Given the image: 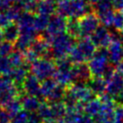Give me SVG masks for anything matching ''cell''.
Wrapping results in <instances>:
<instances>
[{
    "instance_id": "52",
    "label": "cell",
    "mask_w": 123,
    "mask_h": 123,
    "mask_svg": "<svg viewBox=\"0 0 123 123\" xmlns=\"http://www.w3.org/2000/svg\"><path fill=\"white\" fill-rule=\"evenodd\" d=\"M42 123H57V120H43Z\"/></svg>"
},
{
    "instance_id": "25",
    "label": "cell",
    "mask_w": 123,
    "mask_h": 123,
    "mask_svg": "<svg viewBox=\"0 0 123 123\" xmlns=\"http://www.w3.org/2000/svg\"><path fill=\"white\" fill-rule=\"evenodd\" d=\"M67 33L74 38H81V27L77 18H69L67 24Z\"/></svg>"
},
{
    "instance_id": "22",
    "label": "cell",
    "mask_w": 123,
    "mask_h": 123,
    "mask_svg": "<svg viewBox=\"0 0 123 123\" xmlns=\"http://www.w3.org/2000/svg\"><path fill=\"white\" fill-rule=\"evenodd\" d=\"M102 108V102L100 99H92L85 104V113L88 116L94 118L100 112Z\"/></svg>"
},
{
    "instance_id": "57",
    "label": "cell",
    "mask_w": 123,
    "mask_h": 123,
    "mask_svg": "<svg viewBox=\"0 0 123 123\" xmlns=\"http://www.w3.org/2000/svg\"><path fill=\"white\" fill-rule=\"evenodd\" d=\"M0 43H1V41H0Z\"/></svg>"
},
{
    "instance_id": "15",
    "label": "cell",
    "mask_w": 123,
    "mask_h": 123,
    "mask_svg": "<svg viewBox=\"0 0 123 123\" xmlns=\"http://www.w3.org/2000/svg\"><path fill=\"white\" fill-rule=\"evenodd\" d=\"M31 66L28 64H24L21 67H16L11 70V72L8 74V76L12 79V81L18 86L23 88V84L24 80L28 75V70L30 69Z\"/></svg>"
},
{
    "instance_id": "29",
    "label": "cell",
    "mask_w": 123,
    "mask_h": 123,
    "mask_svg": "<svg viewBox=\"0 0 123 123\" xmlns=\"http://www.w3.org/2000/svg\"><path fill=\"white\" fill-rule=\"evenodd\" d=\"M3 106H4V108L12 115V117L23 109V108H22V104H21L20 99H17V97L10 100V101H8V102L5 103Z\"/></svg>"
},
{
    "instance_id": "58",
    "label": "cell",
    "mask_w": 123,
    "mask_h": 123,
    "mask_svg": "<svg viewBox=\"0 0 123 123\" xmlns=\"http://www.w3.org/2000/svg\"><path fill=\"white\" fill-rule=\"evenodd\" d=\"M0 105H1V104H0Z\"/></svg>"
},
{
    "instance_id": "54",
    "label": "cell",
    "mask_w": 123,
    "mask_h": 123,
    "mask_svg": "<svg viewBox=\"0 0 123 123\" xmlns=\"http://www.w3.org/2000/svg\"><path fill=\"white\" fill-rule=\"evenodd\" d=\"M10 3H18L19 2V0H8Z\"/></svg>"
},
{
    "instance_id": "44",
    "label": "cell",
    "mask_w": 123,
    "mask_h": 123,
    "mask_svg": "<svg viewBox=\"0 0 123 123\" xmlns=\"http://www.w3.org/2000/svg\"><path fill=\"white\" fill-rule=\"evenodd\" d=\"M10 23H12V22H11L10 18L8 17L6 12H0V28L3 29Z\"/></svg>"
},
{
    "instance_id": "30",
    "label": "cell",
    "mask_w": 123,
    "mask_h": 123,
    "mask_svg": "<svg viewBox=\"0 0 123 123\" xmlns=\"http://www.w3.org/2000/svg\"><path fill=\"white\" fill-rule=\"evenodd\" d=\"M23 7L21 6V5L19 3L14 4V6H11L9 7V9L6 11V14L8 15V17L10 18L11 22H14V21H18L19 18L22 16L23 13Z\"/></svg>"
},
{
    "instance_id": "39",
    "label": "cell",
    "mask_w": 123,
    "mask_h": 123,
    "mask_svg": "<svg viewBox=\"0 0 123 123\" xmlns=\"http://www.w3.org/2000/svg\"><path fill=\"white\" fill-rule=\"evenodd\" d=\"M38 2L39 0H19L18 3L20 4L24 11L34 13L36 12Z\"/></svg>"
},
{
    "instance_id": "28",
    "label": "cell",
    "mask_w": 123,
    "mask_h": 123,
    "mask_svg": "<svg viewBox=\"0 0 123 123\" xmlns=\"http://www.w3.org/2000/svg\"><path fill=\"white\" fill-rule=\"evenodd\" d=\"M83 115H84L83 112H79L74 107L68 108L67 113L65 117L63 118V120L65 121V123H77Z\"/></svg>"
},
{
    "instance_id": "37",
    "label": "cell",
    "mask_w": 123,
    "mask_h": 123,
    "mask_svg": "<svg viewBox=\"0 0 123 123\" xmlns=\"http://www.w3.org/2000/svg\"><path fill=\"white\" fill-rule=\"evenodd\" d=\"M55 64H56L57 70H69V69H72V68H73V65H72L73 62L68 57H64V58L56 59Z\"/></svg>"
},
{
    "instance_id": "27",
    "label": "cell",
    "mask_w": 123,
    "mask_h": 123,
    "mask_svg": "<svg viewBox=\"0 0 123 123\" xmlns=\"http://www.w3.org/2000/svg\"><path fill=\"white\" fill-rule=\"evenodd\" d=\"M37 112L43 120H54L53 119V114H52V110H51L50 103L42 102L41 103L40 107H39V109H38Z\"/></svg>"
},
{
    "instance_id": "2",
    "label": "cell",
    "mask_w": 123,
    "mask_h": 123,
    "mask_svg": "<svg viewBox=\"0 0 123 123\" xmlns=\"http://www.w3.org/2000/svg\"><path fill=\"white\" fill-rule=\"evenodd\" d=\"M30 70L31 74L34 75L40 81H44L54 76L57 68L56 64L51 61V59L39 58L31 65Z\"/></svg>"
},
{
    "instance_id": "32",
    "label": "cell",
    "mask_w": 123,
    "mask_h": 123,
    "mask_svg": "<svg viewBox=\"0 0 123 123\" xmlns=\"http://www.w3.org/2000/svg\"><path fill=\"white\" fill-rule=\"evenodd\" d=\"M71 61L74 64H80V63H85V61H86V58L85 57V55L83 54L82 51L79 49V48L75 45V47L73 48L70 53H69L68 57Z\"/></svg>"
},
{
    "instance_id": "23",
    "label": "cell",
    "mask_w": 123,
    "mask_h": 123,
    "mask_svg": "<svg viewBox=\"0 0 123 123\" xmlns=\"http://www.w3.org/2000/svg\"><path fill=\"white\" fill-rule=\"evenodd\" d=\"M52 110V114H53V119L55 120H63V118L65 117L67 113V106L64 103L63 101L60 102H56V103H50Z\"/></svg>"
},
{
    "instance_id": "36",
    "label": "cell",
    "mask_w": 123,
    "mask_h": 123,
    "mask_svg": "<svg viewBox=\"0 0 123 123\" xmlns=\"http://www.w3.org/2000/svg\"><path fill=\"white\" fill-rule=\"evenodd\" d=\"M114 14H115V13L113 12V10H110V11H108V12L97 14V15L99 16L100 20H101V23H102L104 26L110 27V26H112Z\"/></svg>"
},
{
    "instance_id": "24",
    "label": "cell",
    "mask_w": 123,
    "mask_h": 123,
    "mask_svg": "<svg viewBox=\"0 0 123 123\" xmlns=\"http://www.w3.org/2000/svg\"><path fill=\"white\" fill-rule=\"evenodd\" d=\"M58 84L54 78H48L41 81V99H47L48 96L50 94V92L53 91V89L58 86Z\"/></svg>"
},
{
    "instance_id": "5",
    "label": "cell",
    "mask_w": 123,
    "mask_h": 123,
    "mask_svg": "<svg viewBox=\"0 0 123 123\" xmlns=\"http://www.w3.org/2000/svg\"><path fill=\"white\" fill-rule=\"evenodd\" d=\"M67 24H68V21H66L65 17L59 14H56V15L53 14L49 18V25L45 31L43 38L51 44V41L56 36L64 33L67 31Z\"/></svg>"
},
{
    "instance_id": "48",
    "label": "cell",
    "mask_w": 123,
    "mask_h": 123,
    "mask_svg": "<svg viewBox=\"0 0 123 123\" xmlns=\"http://www.w3.org/2000/svg\"><path fill=\"white\" fill-rule=\"evenodd\" d=\"M113 7L117 11H123V0H112Z\"/></svg>"
},
{
    "instance_id": "40",
    "label": "cell",
    "mask_w": 123,
    "mask_h": 123,
    "mask_svg": "<svg viewBox=\"0 0 123 123\" xmlns=\"http://www.w3.org/2000/svg\"><path fill=\"white\" fill-rule=\"evenodd\" d=\"M30 116V112L25 110H21L12 117V123H27Z\"/></svg>"
},
{
    "instance_id": "34",
    "label": "cell",
    "mask_w": 123,
    "mask_h": 123,
    "mask_svg": "<svg viewBox=\"0 0 123 123\" xmlns=\"http://www.w3.org/2000/svg\"><path fill=\"white\" fill-rule=\"evenodd\" d=\"M9 59H10L11 63L14 68H16V67H21L24 64H25V61H24V54L21 51L15 49L12 52L9 56Z\"/></svg>"
},
{
    "instance_id": "49",
    "label": "cell",
    "mask_w": 123,
    "mask_h": 123,
    "mask_svg": "<svg viewBox=\"0 0 123 123\" xmlns=\"http://www.w3.org/2000/svg\"><path fill=\"white\" fill-rule=\"evenodd\" d=\"M115 101H116L117 103H119V105L123 106V91L115 98Z\"/></svg>"
},
{
    "instance_id": "38",
    "label": "cell",
    "mask_w": 123,
    "mask_h": 123,
    "mask_svg": "<svg viewBox=\"0 0 123 123\" xmlns=\"http://www.w3.org/2000/svg\"><path fill=\"white\" fill-rule=\"evenodd\" d=\"M14 45L9 41H1L0 43V58L2 57H9L10 54L14 51Z\"/></svg>"
},
{
    "instance_id": "33",
    "label": "cell",
    "mask_w": 123,
    "mask_h": 123,
    "mask_svg": "<svg viewBox=\"0 0 123 123\" xmlns=\"http://www.w3.org/2000/svg\"><path fill=\"white\" fill-rule=\"evenodd\" d=\"M49 18L48 16H44V15H41L38 14L37 16H35L34 20V26L36 28L37 31H46V29L49 25Z\"/></svg>"
},
{
    "instance_id": "43",
    "label": "cell",
    "mask_w": 123,
    "mask_h": 123,
    "mask_svg": "<svg viewBox=\"0 0 123 123\" xmlns=\"http://www.w3.org/2000/svg\"><path fill=\"white\" fill-rule=\"evenodd\" d=\"M11 122H12V115L5 108L0 109V123Z\"/></svg>"
},
{
    "instance_id": "46",
    "label": "cell",
    "mask_w": 123,
    "mask_h": 123,
    "mask_svg": "<svg viewBox=\"0 0 123 123\" xmlns=\"http://www.w3.org/2000/svg\"><path fill=\"white\" fill-rule=\"evenodd\" d=\"M8 0H0V12H6L11 6Z\"/></svg>"
},
{
    "instance_id": "12",
    "label": "cell",
    "mask_w": 123,
    "mask_h": 123,
    "mask_svg": "<svg viewBox=\"0 0 123 123\" xmlns=\"http://www.w3.org/2000/svg\"><path fill=\"white\" fill-rule=\"evenodd\" d=\"M123 91V75L117 71L114 73L112 77L107 82L106 92L116 98Z\"/></svg>"
},
{
    "instance_id": "55",
    "label": "cell",
    "mask_w": 123,
    "mask_h": 123,
    "mask_svg": "<svg viewBox=\"0 0 123 123\" xmlns=\"http://www.w3.org/2000/svg\"><path fill=\"white\" fill-rule=\"evenodd\" d=\"M57 123H65V121L63 120H57Z\"/></svg>"
},
{
    "instance_id": "47",
    "label": "cell",
    "mask_w": 123,
    "mask_h": 123,
    "mask_svg": "<svg viewBox=\"0 0 123 123\" xmlns=\"http://www.w3.org/2000/svg\"><path fill=\"white\" fill-rule=\"evenodd\" d=\"M77 123H97V122L95 121L94 119H92V117H90L86 114V115H83L80 118V120H78Z\"/></svg>"
},
{
    "instance_id": "10",
    "label": "cell",
    "mask_w": 123,
    "mask_h": 123,
    "mask_svg": "<svg viewBox=\"0 0 123 123\" xmlns=\"http://www.w3.org/2000/svg\"><path fill=\"white\" fill-rule=\"evenodd\" d=\"M91 39L96 47L108 48L110 43L111 42L112 37L111 33L106 29V26L103 25V26H99L96 29V31L91 35Z\"/></svg>"
},
{
    "instance_id": "3",
    "label": "cell",
    "mask_w": 123,
    "mask_h": 123,
    "mask_svg": "<svg viewBox=\"0 0 123 123\" xmlns=\"http://www.w3.org/2000/svg\"><path fill=\"white\" fill-rule=\"evenodd\" d=\"M109 50L108 48H99L89 60L88 66L92 76H103L105 69L108 67Z\"/></svg>"
},
{
    "instance_id": "1",
    "label": "cell",
    "mask_w": 123,
    "mask_h": 123,
    "mask_svg": "<svg viewBox=\"0 0 123 123\" xmlns=\"http://www.w3.org/2000/svg\"><path fill=\"white\" fill-rule=\"evenodd\" d=\"M75 38L68 33H61L53 39L51 41V53L55 59L64 58L69 55L75 45Z\"/></svg>"
},
{
    "instance_id": "11",
    "label": "cell",
    "mask_w": 123,
    "mask_h": 123,
    "mask_svg": "<svg viewBox=\"0 0 123 123\" xmlns=\"http://www.w3.org/2000/svg\"><path fill=\"white\" fill-rule=\"evenodd\" d=\"M41 86L40 80L32 74H28L23 84V90L26 94L36 96L41 98Z\"/></svg>"
},
{
    "instance_id": "41",
    "label": "cell",
    "mask_w": 123,
    "mask_h": 123,
    "mask_svg": "<svg viewBox=\"0 0 123 123\" xmlns=\"http://www.w3.org/2000/svg\"><path fill=\"white\" fill-rule=\"evenodd\" d=\"M112 26L116 31H121L123 29V11H118L114 14Z\"/></svg>"
},
{
    "instance_id": "56",
    "label": "cell",
    "mask_w": 123,
    "mask_h": 123,
    "mask_svg": "<svg viewBox=\"0 0 123 123\" xmlns=\"http://www.w3.org/2000/svg\"><path fill=\"white\" fill-rule=\"evenodd\" d=\"M120 36H121V37H122V39H123V29L121 30V31H120Z\"/></svg>"
},
{
    "instance_id": "51",
    "label": "cell",
    "mask_w": 123,
    "mask_h": 123,
    "mask_svg": "<svg viewBox=\"0 0 123 123\" xmlns=\"http://www.w3.org/2000/svg\"><path fill=\"white\" fill-rule=\"evenodd\" d=\"M87 2H88L89 4H92V5H95V4H97L98 2H99L100 0H86Z\"/></svg>"
},
{
    "instance_id": "16",
    "label": "cell",
    "mask_w": 123,
    "mask_h": 123,
    "mask_svg": "<svg viewBox=\"0 0 123 123\" xmlns=\"http://www.w3.org/2000/svg\"><path fill=\"white\" fill-rule=\"evenodd\" d=\"M56 0H39L36 8V13L41 15L50 17L57 11Z\"/></svg>"
},
{
    "instance_id": "19",
    "label": "cell",
    "mask_w": 123,
    "mask_h": 123,
    "mask_svg": "<svg viewBox=\"0 0 123 123\" xmlns=\"http://www.w3.org/2000/svg\"><path fill=\"white\" fill-rule=\"evenodd\" d=\"M87 86L95 95L101 96L106 92L107 82L103 76H93L87 82Z\"/></svg>"
},
{
    "instance_id": "4",
    "label": "cell",
    "mask_w": 123,
    "mask_h": 123,
    "mask_svg": "<svg viewBox=\"0 0 123 123\" xmlns=\"http://www.w3.org/2000/svg\"><path fill=\"white\" fill-rule=\"evenodd\" d=\"M20 93V88L8 75L0 76V104L4 105L8 101L16 98Z\"/></svg>"
},
{
    "instance_id": "50",
    "label": "cell",
    "mask_w": 123,
    "mask_h": 123,
    "mask_svg": "<svg viewBox=\"0 0 123 123\" xmlns=\"http://www.w3.org/2000/svg\"><path fill=\"white\" fill-rule=\"evenodd\" d=\"M116 70L119 72V73H120V74L123 75V59L118 64V65H116Z\"/></svg>"
},
{
    "instance_id": "35",
    "label": "cell",
    "mask_w": 123,
    "mask_h": 123,
    "mask_svg": "<svg viewBox=\"0 0 123 123\" xmlns=\"http://www.w3.org/2000/svg\"><path fill=\"white\" fill-rule=\"evenodd\" d=\"M13 68H14V67L9 59V57L0 58V76L7 75Z\"/></svg>"
},
{
    "instance_id": "9",
    "label": "cell",
    "mask_w": 123,
    "mask_h": 123,
    "mask_svg": "<svg viewBox=\"0 0 123 123\" xmlns=\"http://www.w3.org/2000/svg\"><path fill=\"white\" fill-rule=\"evenodd\" d=\"M69 89L75 94L76 99L84 103H86L87 102L95 98V94L90 90L86 83L75 82Z\"/></svg>"
},
{
    "instance_id": "20",
    "label": "cell",
    "mask_w": 123,
    "mask_h": 123,
    "mask_svg": "<svg viewBox=\"0 0 123 123\" xmlns=\"http://www.w3.org/2000/svg\"><path fill=\"white\" fill-rule=\"evenodd\" d=\"M53 78L57 81L58 85L63 86H71L75 83V77L72 69L69 70H57Z\"/></svg>"
},
{
    "instance_id": "26",
    "label": "cell",
    "mask_w": 123,
    "mask_h": 123,
    "mask_svg": "<svg viewBox=\"0 0 123 123\" xmlns=\"http://www.w3.org/2000/svg\"><path fill=\"white\" fill-rule=\"evenodd\" d=\"M64 87L65 86H60V85H58V86H56L53 89V91L50 92V94L48 96V98H47L49 103H56V102L63 101L64 96L66 94V92H67Z\"/></svg>"
},
{
    "instance_id": "13",
    "label": "cell",
    "mask_w": 123,
    "mask_h": 123,
    "mask_svg": "<svg viewBox=\"0 0 123 123\" xmlns=\"http://www.w3.org/2000/svg\"><path fill=\"white\" fill-rule=\"evenodd\" d=\"M71 3V17L79 18L91 13L90 4L86 0H70Z\"/></svg>"
},
{
    "instance_id": "53",
    "label": "cell",
    "mask_w": 123,
    "mask_h": 123,
    "mask_svg": "<svg viewBox=\"0 0 123 123\" xmlns=\"http://www.w3.org/2000/svg\"><path fill=\"white\" fill-rule=\"evenodd\" d=\"M4 39L3 37V30H2V28H0V41H2V40Z\"/></svg>"
},
{
    "instance_id": "7",
    "label": "cell",
    "mask_w": 123,
    "mask_h": 123,
    "mask_svg": "<svg viewBox=\"0 0 123 123\" xmlns=\"http://www.w3.org/2000/svg\"><path fill=\"white\" fill-rule=\"evenodd\" d=\"M115 99L107 102H102V108L100 112L93 119L97 123H115Z\"/></svg>"
},
{
    "instance_id": "6",
    "label": "cell",
    "mask_w": 123,
    "mask_h": 123,
    "mask_svg": "<svg viewBox=\"0 0 123 123\" xmlns=\"http://www.w3.org/2000/svg\"><path fill=\"white\" fill-rule=\"evenodd\" d=\"M79 24L81 27V38L90 37L100 26L101 20L96 14L89 13L79 18Z\"/></svg>"
},
{
    "instance_id": "18",
    "label": "cell",
    "mask_w": 123,
    "mask_h": 123,
    "mask_svg": "<svg viewBox=\"0 0 123 123\" xmlns=\"http://www.w3.org/2000/svg\"><path fill=\"white\" fill-rule=\"evenodd\" d=\"M22 108L28 112H35L37 111L39 107L41 105V99L36 96L29 95V94H24L22 95L20 98Z\"/></svg>"
},
{
    "instance_id": "14",
    "label": "cell",
    "mask_w": 123,
    "mask_h": 123,
    "mask_svg": "<svg viewBox=\"0 0 123 123\" xmlns=\"http://www.w3.org/2000/svg\"><path fill=\"white\" fill-rule=\"evenodd\" d=\"M72 72L75 77V82H82L87 84V82L92 76L89 66L85 63L75 64L72 68Z\"/></svg>"
},
{
    "instance_id": "42",
    "label": "cell",
    "mask_w": 123,
    "mask_h": 123,
    "mask_svg": "<svg viewBox=\"0 0 123 123\" xmlns=\"http://www.w3.org/2000/svg\"><path fill=\"white\" fill-rule=\"evenodd\" d=\"M24 61H25V63L30 66H31L35 60H37L38 58H40L31 49H28L26 51H24Z\"/></svg>"
},
{
    "instance_id": "21",
    "label": "cell",
    "mask_w": 123,
    "mask_h": 123,
    "mask_svg": "<svg viewBox=\"0 0 123 123\" xmlns=\"http://www.w3.org/2000/svg\"><path fill=\"white\" fill-rule=\"evenodd\" d=\"M19 36H20V30L18 27V24L10 23L8 25L3 28V37L5 41L14 43L17 41Z\"/></svg>"
},
{
    "instance_id": "8",
    "label": "cell",
    "mask_w": 123,
    "mask_h": 123,
    "mask_svg": "<svg viewBox=\"0 0 123 123\" xmlns=\"http://www.w3.org/2000/svg\"><path fill=\"white\" fill-rule=\"evenodd\" d=\"M112 40L108 47L109 50V60L111 65H118L123 59V43L121 36L113 37L111 34Z\"/></svg>"
},
{
    "instance_id": "31",
    "label": "cell",
    "mask_w": 123,
    "mask_h": 123,
    "mask_svg": "<svg viewBox=\"0 0 123 123\" xmlns=\"http://www.w3.org/2000/svg\"><path fill=\"white\" fill-rule=\"evenodd\" d=\"M112 8H114L112 0H100L98 3L94 5V11L96 14H103L110 10H112Z\"/></svg>"
},
{
    "instance_id": "59",
    "label": "cell",
    "mask_w": 123,
    "mask_h": 123,
    "mask_svg": "<svg viewBox=\"0 0 123 123\" xmlns=\"http://www.w3.org/2000/svg\"><path fill=\"white\" fill-rule=\"evenodd\" d=\"M11 123H12V122H11Z\"/></svg>"
},
{
    "instance_id": "45",
    "label": "cell",
    "mask_w": 123,
    "mask_h": 123,
    "mask_svg": "<svg viewBox=\"0 0 123 123\" xmlns=\"http://www.w3.org/2000/svg\"><path fill=\"white\" fill-rule=\"evenodd\" d=\"M42 119L41 116L38 114L37 111L35 112H31L30 116H29V120H28L27 123H42Z\"/></svg>"
},
{
    "instance_id": "17",
    "label": "cell",
    "mask_w": 123,
    "mask_h": 123,
    "mask_svg": "<svg viewBox=\"0 0 123 123\" xmlns=\"http://www.w3.org/2000/svg\"><path fill=\"white\" fill-rule=\"evenodd\" d=\"M79 49L85 55L86 60H90L96 51V46L92 42V39L89 37H83L79 40L76 45Z\"/></svg>"
}]
</instances>
